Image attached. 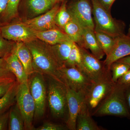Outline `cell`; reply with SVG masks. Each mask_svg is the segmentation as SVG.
Listing matches in <instances>:
<instances>
[{"label":"cell","mask_w":130,"mask_h":130,"mask_svg":"<svg viewBox=\"0 0 130 130\" xmlns=\"http://www.w3.org/2000/svg\"><path fill=\"white\" fill-rule=\"evenodd\" d=\"M25 43L31 53L34 72L64 83L51 45L38 38Z\"/></svg>","instance_id":"obj_1"},{"label":"cell","mask_w":130,"mask_h":130,"mask_svg":"<svg viewBox=\"0 0 130 130\" xmlns=\"http://www.w3.org/2000/svg\"><path fill=\"white\" fill-rule=\"evenodd\" d=\"M126 86L116 83L113 89L92 113V116H112L129 119L125 95Z\"/></svg>","instance_id":"obj_2"},{"label":"cell","mask_w":130,"mask_h":130,"mask_svg":"<svg viewBox=\"0 0 130 130\" xmlns=\"http://www.w3.org/2000/svg\"><path fill=\"white\" fill-rule=\"evenodd\" d=\"M49 77L48 103L52 115L58 119L68 118L67 89L64 82Z\"/></svg>","instance_id":"obj_3"},{"label":"cell","mask_w":130,"mask_h":130,"mask_svg":"<svg viewBox=\"0 0 130 130\" xmlns=\"http://www.w3.org/2000/svg\"><path fill=\"white\" fill-rule=\"evenodd\" d=\"M90 1L95 29L101 31L115 38L125 34V24L124 22L113 18L110 12L105 9L98 0Z\"/></svg>","instance_id":"obj_4"},{"label":"cell","mask_w":130,"mask_h":130,"mask_svg":"<svg viewBox=\"0 0 130 130\" xmlns=\"http://www.w3.org/2000/svg\"><path fill=\"white\" fill-rule=\"evenodd\" d=\"M116 83L112 79L111 71L107 69L99 79L93 82L84 101L91 115L103 100L110 93Z\"/></svg>","instance_id":"obj_5"},{"label":"cell","mask_w":130,"mask_h":130,"mask_svg":"<svg viewBox=\"0 0 130 130\" xmlns=\"http://www.w3.org/2000/svg\"><path fill=\"white\" fill-rule=\"evenodd\" d=\"M65 84L83 97L88 93L93 81L81 70L63 66L59 69Z\"/></svg>","instance_id":"obj_6"},{"label":"cell","mask_w":130,"mask_h":130,"mask_svg":"<svg viewBox=\"0 0 130 130\" xmlns=\"http://www.w3.org/2000/svg\"><path fill=\"white\" fill-rule=\"evenodd\" d=\"M18 104L24 122L25 130H33L36 105L30 91L28 84H19L16 96Z\"/></svg>","instance_id":"obj_7"},{"label":"cell","mask_w":130,"mask_h":130,"mask_svg":"<svg viewBox=\"0 0 130 130\" xmlns=\"http://www.w3.org/2000/svg\"><path fill=\"white\" fill-rule=\"evenodd\" d=\"M28 86L36 105L35 118L44 116L45 111L47 91L43 75L34 72L29 77Z\"/></svg>","instance_id":"obj_8"},{"label":"cell","mask_w":130,"mask_h":130,"mask_svg":"<svg viewBox=\"0 0 130 130\" xmlns=\"http://www.w3.org/2000/svg\"><path fill=\"white\" fill-rule=\"evenodd\" d=\"M3 36L15 42H28L36 39L35 31L24 22L9 23L0 26Z\"/></svg>","instance_id":"obj_9"},{"label":"cell","mask_w":130,"mask_h":130,"mask_svg":"<svg viewBox=\"0 0 130 130\" xmlns=\"http://www.w3.org/2000/svg\"><path fill=\"white\" fill-rule=\"evenodd\" d=\"M67 8L72 18L82 28H90L94 30L92 5L89 0H77L70 4Z\"/></svg>","instance_id":"obj_10"},{"label":"cell","mask_w":130,"mask_h":130,"mask_svg":"<svg viewBox=\"0 0 130 130\" xmlns=\"http://www.w3.org/2000/svg\"><path fill=\"white\" fill-rule=\"evenodd\" d=\"M79 47L84 72L93 82H95L102 76L108 69L105 66L103 61H101L86 49Z\"/></svg>","instance_id":"obj_11"},{"label":"cell","mask_w":130,"mask_h":130,"mask_svg":"<svg viewBox=\"0 0 130 130\" xmlns=\"http://www.w3.org/2000/svg\"><path fill=\"white\" fill-rule=\"evenodd\" d=\"M60 7L59 3H57L43 14L28 19L24 23L35 31H43L57 28L55 19Z\"/></svg>","instance_id":"obj_12"},{"label":"cell","mask_w":130,"mask_h":130,"mask_svg":"<svg viewBox=\"0 0 130 130\" xmlns=\"http://www.w3.org/2000/svg\"><path fill=\"white\" fill-rule=\"evenodd\" d=\"M67 89V106L68 118L66 122L68 129L76 130V122L78 114L84 98L78 93L70 88Z\"/></svg>","instance_id":"obj_13"},{"label":"cell","mask_w":130,"mask_h":130,"mask_svg":"<svg viewBox=\"0 0 130 130\" xmlns=\"http://www.w3.org/2000/svg\"><path fill=\"white\" fill-rule=\"evenodd\" d=\"M130 55V37L125 34L116 37V44L103 63L109 70L110 66L114 62L121 58Z\"/></svg>","instance_id":"obj_14"},{"label":"cell","mask_w":130,"mask_h":130,"mask_svg":"<svg viewBox=\"0 0 130 130\" xmlns=\"http://www.w3.org/2000/svg\"><path fill=\"white\" fill-rule=\"evenodd\" d=\"M84 102L81 103L76 122V130H102L104 128L98 126Z\"/></svg>","instance_id":"obj_15"},{"label":"cell","mask_w":130,"mask_h":130,"mask_svg":"<svg viewBox=\"0 0 130 130\" xmlns=\"http://www.w3.org/2000/svg\"><path fill=\"white\" fill-rule=\"evenodd\" d=\"M35 33L37 38L50 45L72 41L65 32L58 27L43 31H35Z\"/></svg>","instance_id":"obj_16"},{"label":"cell","mask_w":130,"mask_h":130,"mask_svg":"<svg viewBox=\"0 0 130 130\" xmlns=\"http://www.w3.org/2000/svg\"><path fill=\"white\" fill-rule=\"evenodd\" d=\"M5 59L10 71L14 74L19 84H28V76L14 50Z\"/></svg>","instance_id":"obj_17"},{"label":"cell","mask_w":130,"mask_h":130,"mask_svg":"<svg viewBox=\"0 0 130 130\" xmlns=\"http://www.w3.org/2000/svg\"><path fill=\"white\" fill-rule=\"evenodd\" d=\"M24 3L30 19L43 14L55 5L54 0H24Z\"/></svg>","instance_id":"obj_18"},{"label":"cell","mask_w":130,"mask_h":130,"mask_svg":"<svg viewBox=\"0 0 130 130\" xmlns=\"http://www.w3.org/2000/svg\"><path fill=\"white\" fill-rule=\"evenodd\" d=\"M14 52L23 66L28 77L34 72L32 66V55L25 43L16 42Z\"/></svg>","instance_id":"obj_19"},{"label":"cell","mask_w":130,"mask_h":130,"mask_svg":"<svg viewBox=\"0 0 130 130\" xmlns=\"http://www.w3.org/2000/svg\"><path fill=\"white\" fill-rule=\"evenodd\" d=\"M62 30L72 41L84 48L83 28L74 19L68 23Z\"/></svg>","instance_id":"obj_20"},{"label":"cell","mask_w":130,"mask_h":130,"mask_svg":"<svg viewBox=\"0 0 130 130\" xmlns=\"http://www.w3.org/2000/svg\"><path fill=\"white\" fill-rule=\"evenodd\" d=\"M83 33L84 48L89 49L91 53L98 59H102L105 54L98 44L94 30L90 28H83Z\"/></svg>","instance_id":"obj_21"},{"label":"cell","mask_w":130,"mask_h":130,"mask_svg":"<svg viewBox=\"0 0 130 130\" xmlns=\"http://www.w3.org/2000/svg\"><path fill=\"white\" fill-rule=\"evenodd\" d=\"M73 42H64L54 45H51L55 56L60 67L64 66L71 53Z\"/></svg>","instance_id":"obj_22"},{"label":"cell","mask_w":130,"mask_h":130,"mask_svg":"<svg viewBox=\"0 0 130 130\" xmlns=\"http://www.w3.org/2000/svg\"><path fill=\"white\" fill-rule=\"evenodd\" d=\"M8 130H25L23 117L16 102L9 109Z\"/></svg>","instance_id":"obj_23"},{"label":"cell","mask_w":130,"mask_h":130,"mask_svg":"<svg viewBox=\"0 0 130 130\" xmlns=\"http://www.w3.org/2000/svg\"><path fill=\"white\" fill-rule=\"evenodd\" d=\"M94 32L99 46L107 56L111 52L116 44V37H113L96 29H94Z\"/></svg>","instance_id":"obj_24"},{"label":"cell","mask_w":130,"mask_h":130,"mask_svg":"<svg viewBox=\"0 0 130 130\" xmlns=\"http://www.w3.org/2000/svg\"><path fill=\"white\" fill-rule=\"evenodd\" d=\"M19 83L16 82L5 94L0 99V115L10 109L16 102V96L18 91Z\"/></svg>","instance_id":"obj_25"},{"label":"cell","mask_w":130,"mask_h":130,"mask_svg":"<svg viewBox=\"0 0 130 130\" xmlns=\"http://www.w3.org/2000/svg\"><path fill=\"white\" fill-rule=\"evenodd\" d=\"M21 1V0H8L7 7L0 17L1 26L11 23L12 20L17 17Z\"/></svg>","instance_id":"obj_26"},{"label":"cell","mask_w":130,"mask_h":130,"mask_svg":"<svg viewBox=\"0 0 130 130\" xmlns=\"http://www.w3.org/2000/svg\"><path fill=\"white\" fill-rule=\"evenodd\" d=\"M64 66L67 67L76 68L84 72L80 49L79 46L75 43H73L70 55Z\"/></svg>","instance_id":"obj_27"},{"label":"cell","mask_w":130,"mask_h":130,"mask_svg":"<svg viewBox=\"0 0 130 130\" xmlns=\"http://www.w3.org/2000/svg\"><path fill=\"white\" fill-rule=\"evenodd\" d=\"M72 19V17L68 9L67 2L64 1L63 2L55 16V24L57 27L62 30L66 24Z\"/></svg>","instance_id":"obj_28"},{"label":"cell","mask_w":130,"mask_h":130,"mask_svg":"<svg viewBox=\"0 0 130 130\" xmlns=\"http://www.w3.org/2000/svg\"><path fill=\"white\" fill-rule=\"evenodd\" d=\"M130 69V66L127 64L118 61L114 62L109 67L113 81L116 83Z\"/></svg>","instance_id":"obj_29"},{"label":"cell","mask_w":130,"mask_h":130,"mask_svg":"<svg viewBox=\"0 0 130 130\" xmlns=\"http://www.w3.org/2000/svg\"><path fill=\"white\" fill-rule=\"evenodd\" d=\"M16 42L7 40L3 36L0 29V58H5L12 53Z\"/></svg>","instance_id":"obj_30"},{"label":"cell","mask_w":130,"mask_h":130,"mask_svg":"<svg viewBox=\"0 0 130 130\" xmlns=\"http://www.w3.org/2000/svg\"><path fill=\"white\" fill-rule=\"evenodd\" d=\"M14 74L10 71L5 58H0V81L14 78Z\"/></svg>","instance_id":"obj_31"},{"label":"cell","mask_w":130,"mask_h":130,"mask_svg":"<svg viewBox=\"0 0 130 130\" xmlns=\"http://www.w3.org/2000/svg\"><path fill=\"white\" fill-rule=\"evenodd\" d=\"M16 81V78H13L0 81V99L7 93Z\"/></svg>","instance_id":"obj_32"},{"label":"cell","mask_w":130,"mask_h":130,"mask_svg":"<svg viewBox=\"0 0 130 130\" xmlns=\"http://www.w3.org/2000/svg\"><path fill=\"white\" fill-rule=\"evenodd\" d=\"M67 126L55 123L46 122L42 125L35 129L36 130H67Z\"/></svg>","instance_id":"obj_33"},{"label":"cell","mask_w":130,"mask_h":130,"mask_svg":"<svg viewBox=\"0 0 130 130\" xmlns=\"http://www.w3.org/2000/svg\"><path fill=\"white\" fill-rule=\"evenodd\" d=\"M9 116V110L0 115V130L8 129Z\"/></svg>","instance_id":"obj_34"},{"label":"cell","mask_w":130,"mask_h":130,"mask_svg":"<svg viewBox=\"0 0 130 130\" xmlns=\"http://www.w3.org/2000/svg\"><path fill=\"white\" fill-rule=\"evenodd\" d=\"M116 83L127 86L130 84V69L125 74L121 77Z\"/></svg>","instance_id":"obj_35"},{"label":"cell","mask_w":130,"mask_h":130,"mask_svg":"<svg viewBox=\"0 0 130 130\" xmlns=\"http://www.w3.org/2000/svg\"><path fill=\"white\" fill-rule=\"evenodd\" d=\"M116 0H98L103 6L108 11L110 12L111 8Z\"/></svg>","instance_id":"obj_36"},{"label":"cell","mask_w":130,"mask_h":130,"mask_svg":"<svg viewBox=\"0 0 130 130\" xmlns=\"http://www.w3.org/2000/svg\"><path fill=\"white\" fill-rule=\"evenodd\" d=\"M126 99L128 104V108L129 111L130 115V84L126 86L125 90ZM129 119H130V116Z\"/></svg>","instance_id":"obj_37"},{"label":"cell","mask_w":130,"mask_h":130,"mask_svg":"<svg viewBox=\"0 0 130 130\" xmlns=\"http://www.w3.org/2000/svg\"><path fill=\"white\" fill-rule=\"evenodd\" d=\"M8 0H0V17L4 11H5L8 3ZM1 23L0 22V26Z\"/></svg>","instance_id":"obj_38"},{"label":"cell","mask_w":130,"mask_h":130,"mask_svg":"<svg viewBox=\"0 0 130 130\" xmlns=\"http://www.w3.org/2000/svg\"><path fill=\"white\" fill-rule=\"evenodd\" d=\"M117 61L119 62H122V63H125L129 65L130 66V56H128L121 58L119 60Z\"/></svg>","instance_id":"obj_39"},{"label":"cell","mask_w":130,"mask_h":130,"mask_svg":"<svg viewBox=\"0 0 130 130\" xmlns=\"http://www.w3.org/2000/svg\"><path fill=\"white\" fill-rule=\"evenodd\" d=\"M65 0H54V3L55 5L57 3H59L60 2H63Z\"/></svg>","instance_id":"obj_40"},{"label":"cell","mask_w":130,"mask_h":130,"mask_svg":"<svg viewBox=\"0 0 130 130\" xmlns=\"http://www.w3.org/2000/svg\"><path fill=\"white\" fill-rule=\"evenodd\" d=\"M127 35L130 37V24L129 25V29H128V33Z\"/></svg>","instance_id":"obj_41"},{"label":"cell","mask_w":130,"mask_h":130,"mask_svg":"<svg viewBox=\"0 0 130 130\" xmlns=\"http://www.w3.org/2000/svg\"></svg>","instance_id":"obj_42"}]
</instances>
